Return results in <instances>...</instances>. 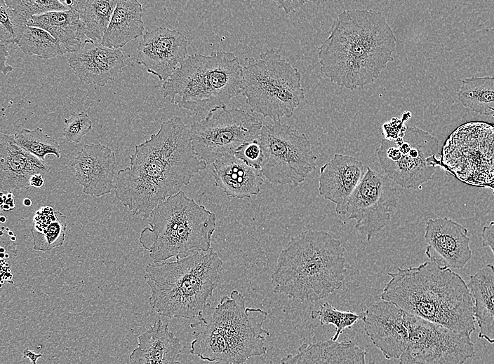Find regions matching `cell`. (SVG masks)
<instances>
[{
    "label": "cell",
    "instance_id": "7dc6e473",
    "mask_svg": "<svg viewBox=\"0 0 494 364\" xmlns=\"http://www.w3.org/2000/svg\"><path fill=\"white\" fill-rule=\"evenodd\" d=\"M15 239H16V237H15V235H13V236L11 237V240L12 241H15Z\"/></svg>",
    "mask_w": 494,
    "mask_h": 364
},
{
    "label": "cell",
    "instance_id": "8fae6325",
    "mask_svg": "<svg viewBox=\"0 0 494 364\" xmlns=\"http://www.w3.org/2000/svg\"><path fill=\"white\" fill-rule=\"evenodd\" d=\"M439 142L429 132L406 127L395 139H382L376 150L385 174L403 188L418 189L431 180L438 167Z\"/></svg>",
    "mask_w": 494,
    "mask_h": 364
},
{
    "label": "cell",
    "instance_id": "484cf974",
    "mask_svg": "<svg viewBox=\"0 0 494 364\" xmlns=\"http://www.w3.org/2000/svg\"><path fill=\"white\" fill-rule=\"evenodd\" d=\"M467 286L474 301L478 336L494 344V265L487 264L470 275Z\"/></svg>",
    "mask_w": 494,
    "mask_h": 364
},
{
    "label": "cell",
    "instance_id": "ffe728a7",
    "mask_svg": "<svg viewBox=\"0 0 494 364\" xmlns=\"http://www.w3.org/2000/svg\"><path fill=\"white\" fill-rule=\"evenodd\" d=\"M366 172L357 158L340 153L320 168L319 192L335 204L338 214H347L349 199Z\"/></svg>",
    "mask_w": 494,
    "mask_h": 364
},
{
    "label": "cell",
    "instance_id": "2e32d148",
    "mask_svg": "<svg viewBox=\"0 0 494 364\" xmlns=\"http://www.w3.org/2000/svg\"><path fill=\"white\" fill-rule=\"evenodd\" d=\"M408 316L396 304L382 300L366 310L363 330L387 360L399 358L407 346Z\"/></svg>",
    "mask_w": 494,
    "mask_h": 364
},
{
    "label": "cell",
    "instance_id": "60d3db41",
    "mask_svg": "<svg viewBox=\"0 0 494 364\" xmlns=\"http://www.w3.org/2000/svg\"><path fill=\"white\" fill-rule=\"evenodd\" d=\"M8 57V48L7 46L0 43V62L1 71L4 75L13 71V67L7 64Z\"/></svg>",
    "mask_w": 494,
    "mask_h": 364
},
{
    "label": "cell",
    "instance_id": "83f0119b",
    "mask_svg": "<svg viewBox=\"0 0 494 364\" xmlns=\"http://www.w3.org/2000/svg\"><path fill=\"white\" fill-rule=\"evenodd\" d=\"M27 26L48 31L61 44L66 52L73 53L79 50L85 36L79 13L74 8L33 16Z\"/></svg>",
    "mask_w": 494,
    "mask_h": 364
},
{
    "label": "cell",
    "instance_id": "e575fe53",
    "mask_svg": "<svg viewBox=\"0 0 494 364\" xmlns=\"http://www.w3.org/2000/svg\"><path fill=\"white\" fill-rule=\"evenodd\" d=\"M27 20L17 10L0 0V43L16 44L27 27Z\"/></svg>",
    "mask_w": 494,
    "mask_h": 364
},
{
    "label": "cell",
    "instance_id": "7a4b0ae2",
    "mask_svg": "<svg viewBox=\"0 0 494 364\" xmlns=\"http://www.w3.org/2000/svg\"><path fill=\"white\" fill-rule=\"evenodd\" d=\"M396 48V37L380 11L345 10L317 48L320 71L340 87L363 88L394 60Z\"/></svg>",
    "mask_w": 494,
    "mask_h": 364
},
{
    "label": "cell",
    "instance_id": "e0dca14e",
    "mask_svg": "<svg viewBox=\"0 0 494 364\" xmlns=\"http://www.w3.org/2000/svg\"><path fill=\"white\" fill-rule=\"evenodd\" d=\"M187 38L166 27L147 31L138 46L136 62L147 72L166 81L187 57Z\"/></svg>",
    "mask_w": 494,
    "mask_h": 364
},
{
    "label": "cell",
    "instance_id": "8d00e7d4",
    "mask_svg": "<svg viewBox=\"0 0 494 364\" xmlns=\"http://www.w3.org/2000/svg\"><path fill=\"white\" fill-rule=\"evenodd\" d=\"M62 135L67 142L78 144L81 141L93 127L92 120L84 111L73 113L69 118H65Z\"/></svg>",
    "mask_w": 494,
    "mask_h": 364
},
{
    "label": "cell",
    "instance_id": "836d02e7",
    "mask_svg": "<svg viewBox=\"0 0 494 364\" xmlns=\"http://www.w3.org/2000/svg\"><path fill=\"white\" fill-rule=\"evenodd\" d=\"M365 316L366 311L354 312L338 310L328 302L321 304L318 309L311 312L312 318L318 319L321 326L333 325L335 327V333L331 338L333 341H338L346 329H350L357 322L363 321Z\"/></svg>",
    "mask_w": 494,
    "mask_h": 364
},
{
    "label": "cell",
    "instance_id": "4fadbf2b",
    "mask_svg": "<svg viewBox=\"0 0 494 364\" xmlns=\"http://www.w3.org/2000/svg\"><path fill=\"white\" fill-rule=\"evenodd\" d=\"M261 120L240 108L217 107L189 127L193 150L206 164L234 155L243 144L259 139Z\"/></svg>",
    "mask_w": 494,
    "mask_h": 364
},
{
    "label": "cell",
    "instance_id": "cb8c5ba5",
    "mask_svg": "<svg viewBox=\"0 0 494 364\" xmlns=\"http://www.w3.org/2000/svg\"><path fill=\"white\" fill-rule=\"evenodd\" d=\"M367 352L352 340L303 343L295 354H288L280 364H368Z\"/></svg>",
    "mask_w": 494,
    "mask_h": 364
},
{
    "label": "cell",
    "instance_id": "d590c367",
    "mask_svg": "<svg viewBox=\"0 0 494 364\" xmlns=\"http://www.w3.org/2000/svg\"><path fill=\"white\" fill-rule=\"evenodd\" d=\"M5 2L8 6L19 12L28 22L35 15L69 10L61 1L58 0H5Z\"/></svg>",
    "mask_w": 494,
    "mask_h": 364
},
{
    "label": "cell",
    "instance_id": "8992f818",
    "mask_svg": "<svg viewBox=\"0 0 494 364\" xmlns=\"http://www.w3.org/2000/svg\"><path fill=\"white\" fill-rule=\"evenodd\" d=\"M222 261L211 248L172 262L148 264L151 308L170 318L196 319L218 285Z\"/></svg>",
    "mask_w": 494,
    "mask_h": 364
},
{
    "label": "cell",
    "instance_id": "7c38bea8",
    "mask_svg": "<svg viewBox=\"0 0 494 364\" xmlns=\"http://www.w3.org/2000/svg\"><path fill=\"white\" fill-rule=\"evenodd\" d=\"M259 141L261 172L273 184L298 186L316 168V156L308 136L288 125L276 121L263 125Z\"/></svg>",
    "mask_w": 494,
    "mask_h": 364
},
{
    "label": "cell",
    "instance_id": "30bf717a",
    "mask_svg": "<svg viewBox=\"0 0 494 364\" xmlns=\"http://www.w3.org/2000/svg\"><path fill=\"white\" fill-rule=\"evenodd\" d=\"M438 167L470 186L494 188V125L470 121L446 139Z\"/></svg>",
    "mask_w": 494,
    "mask_h": 364
},
{
    "label": "cell",
    "instance_id": "7402d4cb",
    "mask_svg": "<svg viewBox=\"0 0 494 364\" xmlns=\"http://www.w3.org/2000/svg\"><path fill=\"white\" fill-rule=\"evenodd\" d=\"M44 161L25 150L15 141L13 134H2L0 143V189L12 192L29 189L35 174L50 172Z\"/></svg>",
    "mask_w": 494,
    "mask_h": 364
},
{
    "label": "cell",
    "instance_id": "4316f807",
    "mask_svg": "<svg viewBox=\"0 0 494 364\" xmlns=\"http://www.w3.org/2000/svg\"><path fill=\"white\" fill-rule=\"evenodd\" d=\"M142 7L137 0H118L106 33L104 46L119 49L140 36L144 31Z\"/></svg>",
    "mask_w": 494,
    "mask_h": 364
},
{
    "label": "cell",
    "instance_id": "277c9868",
    "mask_svg": "<svg viewBox=\"0 0 494 364\" xmlns=\"http://www.w3.org/2000/svg\"><path fill=\"white\" fill-rule=\"evenodd\" d=\"M268 314L260 308L246 306L244 296L234 290L218 304L207 303L190 324L199 328L190 354L215 364H244L248 359L265 354L266 338L270 332L263 328Z\"/></svg>",
    "mask_w": 494,
    "mask_h": 364
},
{
    "label": "cell",
    "instance_id": "d4e9b609",
    "mask_svg": "<svg viewBox=\"0 0 494 364\" xmlns=\"http://www.w3.org/2000/svg\"><path fill=\"white\" fill-rule=\"evenodd\" d=\"M215 186L232 198L244 199L257 195L263 183L261 170L249 166L234 155L213 163Z\"/></svg>",
    "mask_w": 494,
    "mask_h": 364
},
{
    "label": "cell",
    "instance_id": "603a6c76",
    "mask_svg": "<svg viewBox=\"0 0 494 364\" xmlns=\"http://www.w3.org/2000/svg\"><path fill=\"white\" fill-rule=\"evenodd\" d=\"M130 364H179L182 346L179 337L161 319L138 337Z\"/></svg>",
    "mask_w": 494,
    "mask_h": 364
},
{
    "label": "cell",
    "instance_id": "5bb4252c",
    "mask_svg": "<svg viewBox=\"0 0 494 364\" xmlns=\"http://www.w3.org/2000/svg\"><path fill=\"white\" fill-rule=\"evenodd\" d=\"M408 341L399 364H464L474 356L470 335L409 313Z\"/></svg>",
    "mask_w": 494,
    "mask_h": 364
},
{
    "label": "cell",
    "instance_id": "ab89813d",
    "mask_svg": "<svg viewBox=\"0 0 494 364\" xmlns=\"http://www.w3.org/2000/svg\"><path fill=\"white\" fill-rule=\"evenodd\" d=\"M277 6L283 9L286 13H295L296 9L306 4L307 1H275Z\"/></svg>",
    "mask_w": 494,
    "mask_h": 364
},
{
    "label": "cell",
    "instance_id": "44dd1931",
    "mask_svg": "<svg viewBox=\"0 0 494 364\" xmlns=\"http://www.w3.org/2000/svg\"><path fill=\"white\" fill-rule=\"evenodd\" d=\"M68 64L83 82L105 86L123 70L124 55L119 49L86 39L79 50L71 53Z\"/></svg>",
    "mask_w": 494,
    "mask_h": 364
},
{
    "label": "cell",
    "instance_id": "f6af8a7d",
    "mask_svg": "<svg viewBox=\"0 0 494 364\" xmlns=\"http://www.w3.org/2000/svg\"><path fill=\"white\" fill-rule=\"evenodd\" d=\"M32 200H31L30 199H29V198H25V199L23 200V204H24L25 206H30L32 205Z\"/></svg>",
    "mask_w": 494,
    "mask_h": 364
},
{
    "label": "cell",
    "instance_id": "9c48e42d",
    "mask_svg": "<svg viewBox=\"0 0 494 364\" xmlns=\"http://www.w3.org/2000/svg\"><path fill=\"white\" fill-rule=\"evenodd\" d=\"M246 61L241 93L250 111L274 122L291 118L305 99L298 69L273 48Z\"/></svg>",
    "mask_w": 494,
    "mask_h": 364
},
{
    "label": "cell",
    "instance_id": "b9f144b4",
    "mask_svg": "<svg viewBox=\"0 0 494 364\" xmlns=\"http://www.w3.org/2000/svg\"><path fill=\"white\" fill-rule=\"evenodd\" d=\"M1 200L4 204L1 205V209L6 211L13 209L15 207L14 197L12 192H8L7 195H4L2 193Z\"/></svg>",
    "mask_w": 494,
    "mask_h": 364
},
{
    "label": "cell",
    "instance_id": "f35d334b",
    "mask_svg": "<svg viewBox=\"0 0 494 364\" xmlns=\"http://www.w3.org/2000/svg\"><path fill=\"white\" fill-rule=\"evenodd\" d=\"M482 246L488 247L494 257V221H491L488 225H485L481 232Z\"/></svg>",
    "mask_w": 494,
    "mask_h": 364
},
{
    "label": "cell",
    "instance_id": "ba28073f",
    "mask_svg": "<svg viewBox=\"0 0 494 364\" xmlns=\"http://www.w3.org/2000/svg\"><path fill=\"white\" fill-rule=\"evenodd\" d=\"M148 222L150 227L142 230L139 241L154 263L211 248L216 216L183 191L159 204Z\"/></svg>",
    "mask_w": 494,
    "mask_h": 364
},
{
    "label": "cell",
    "instance_id": "9a60e30c",
    "mask_svg": "<svg viewBox=\"0 0 494 364\" xmlns=\"http://www.w3.org/2000/svg\"><path fill=\"white\" fill-rule=\"evenodd\" d=\"M396 206V189L389 178L367 167L349 199L347 213L356 222L355 229L368 241L388 224Z\"/></svg>",
    "mask_w": 494,
    "mask_h": 364
},
{
    "label": "cell",
    "instance_id": "3957f363",
    "mask_svg": "<svg viewBox=\"0 0 494 364\" xmlns=\"http://www.w3.org/2000/svg\"><path fill=\"white\" fill-rule=\"evenodd\" d=\"M380 295L405 312L450 330H475L474 301L467 284L452 269L429 259L417 267L388 272Z\"/></svg>",
    "mask_w": 494,
    "mask_h": 364
},
{
    "label": "cell",
    "instance_id": "f1b7e54d",
    "mask_svg": "<svg viewBox=\"0 0 494 364\" xmlns=\"http://www.w3.org/2000/svg\"><path fill=\"white\" fill-rule=\"evenodd\" d=\"M67 216L52 206L39 209L33 218L31 232L33 249L47 252L63 246L66 236Z\"/></svg>",
    "mask_w": 494,
    "mask_h": 364
},
{
    "label": "cell",
    "instance_id": "ac0fdd59",
    "mask_svg": "<svg viewBox=\"0 0 494 364\" xmlns=\"http://www.w3.org/2000/svg\"><path fill=\"white\" fill-rule=\"evenodd\" d=\"M424 239L429 259L450 269L463 268L472 257L468 230L448 217L428 219Z\"/></svg>",
    "mask_w": 494,
    "mask_h": 364
},
{
    "label": "cell",
    "instance_id": "4dcf8cb0",
    "mask_svg": "<svg viewBox=\"0 0 494 364\" xmlns=\"http://www.w3.org/2000/svg\"><path fill=\"white\" fill-rule=\"evenodd\" d=\"M458 99L464 107L478 114H493L494 77L472 76L464 78L458 92Z\"/></svg>",
    "mask_w": 494,
    "mask_h": 364
},
{
    "label": "cell",
    "instance_id": "7bdbcfd3",
    "mask_svg": "<svg viewBox=\"0 0 494 364\" xmlns=\"http://www.w3.org/2000/svg\"><path fill=\"white\" fill-rule=\"evenodd\" d=\"M22 357L24 358H28L32 363V364H37L36 362L39 358L43 357L41 354H35L29 349L26 348L22 352Z\"/></svg>",
    "mask_w": 494,
    "mask_h": 364
},
{
    "label": "cell",
    "instance_id": "5b68a950",
    "mask_svg": "<svg viewBox=\"0 0 494 364\" xmlns=\"http://www.w3.org/2000/svg\"><path fill=\"white\" fill-rule=\"evenodd\" d=\"M345 251L342 241L323 230H307L293 237L271 275L274 293L302 302L328 297L343 284Z\"/></svg>",
    "mask_w": 494,
    "mask_h": 364
},
{
    "label": "cell",
    "instance_id": "52a82bcc",
    "mask_svg": "<svg viewBox=\"0 0 494 364\" xmlns=\"http://www.w3.org/2000/svg\"><path fill=\"white\" fill-rule=\"evenodd\" d=\"M243 66L231 52L187 56L162 84L163 98L194 112L226 106L241 93Z\"/></svg>",
    "mask_w": 494,
    "mask_h": 364
},
{
    "label": "cell",
    "instance_id": "1f68e13d",
    "mask_svg": "<svg viewBox=\"0 0 494 364\" xmlns=\"http://www.w3.org/2000/svg\"><path fill=\"white\" fill-rule=\"evenodd\" d=\"M18 46L25 55H36L44 59L62 56L66 52L61 44L48 31L29 26L26 27Z\"/></svg>",
    "mask_w": 494,
    "mask_h": 364
},
{
    "label": "cell",
    "instance_id": "d6986e66",
    "mask_svg": "<svg viewBox=\"0 0 494 364\" xmlns=\"http://www.w3.org/2000/svg\"><path fill=\"white\" fill-rule=\"evenodd\" d=\"M71 167L85 194L99 197L115 190L116 156L108 146L101 144H85Z\"/></svg>",
    "mask_w": 494,
    "mask_h": 364
},
{
    "label": "cell",
    "instance_id": "d6a6232c",
    "mask_svg": "<svg viewBox=\"0 0 494 364\" xmlns=\"http://www.w3.org/2000/svg\"><path fill=\"white\" fill-rule=\"evenodd\" d=\"M15 142L27 152L44 161L48 155L61 157V151L58 141L45 134L41 127L30 130L23 128L14 134Z\"/></svg>",
    "mask_w": 494,
    "mask_h": 364
},
{
    "label": "cell",
    "instance_id": "bcb514c9",
    "mask_svg": "<svg viewBox=\"0 0 494 364\" xmlns=\"http://www.w3.org/2000/svg\"><path fill=\"white\" fill-rule=\"evenodd\" d=\"M6 218L4 216H1V223H4V222H6Z\"/></svg>",
    "mask_w": 494,
    "mask_h": 364
},
{
    "label": "cell",
    "instance_id": "74e56055",
    "mask_svg": "<svg viewBox=\"0 0 494 364\" xmlns=\"http://www.w3.org/2000/svg\"><path fill=\"white\" fill-rule=\"evenodd\" d=\"M234 155L249 166L261 170L262 152L259 139L243 144L236 150Z\"/></svg>",
    "mask_w": 494,
    "mask_h": 364
},
{
    "label": "cell",
    "instance_id": "681fc988",
    "mask_svg": "<svg viewBox=\"0 0 494 364\" xmlns=\"http://www.w3.org/2000/svg\"><path fill=\"white\" fill-rule=\"evenodd\" d=\"M492 191H493V195H494V188L492 190Z\"/></svg>",
    "mask_w": 494,
    "mask_h": 364
},
{
    "label": "cell",
    "instance_id": "f546056e",
    "mask_svg": "<svg viewBox=\"0 0 494 364\" xmlns=\"http://www.w3.org/2000/svg\"><path fill=\"white\" fill-rule=\"evenodd\" d=\"M116 0L72 1L69 8L75 9L83 24L85 36L93 41H102L116 5Z\"/></svg>",
    "mask_w": 494,
    "mask_h": 364
},
{
    "label": "cell",
    "instance_id": "6da1fadb",
    "mask_svg": "<svg viewBox=\"0 0 494 364\" xmlns=\"http://www.w3.org/2000/svg\"><path fill=\"white\" fill-rule=\"evenodd\" d=\"M129 160V166L118 172L115 197L143 219L207 166L195 154L189 128L179 117L161 123L156 134L135 146Z\"/></svg>",
    "mask_w": 494,
    "mask_h": 364
},
{
    "label": "cell",
    "instance_id": "ee69618b",
    "mask_svg": "<svg viewBox=\"0 0 494 364\" xmlns=\"http://www.w3.org/2000/svg\"><path fill=\"white\" fill-rule=\"evenodd\" d=\"M44 179L43 175L41 174H35L30 179V186L32 187L40 188L44 186Z\"/></svg>",
    "mask_w": 494,
    "mask_h": 364
},
{
    "label": "cell",
    "instance_id": "c3c4849f",
    "mask_svg": "<svg viewBox=\"0 0 494 364\" xmlns=\"http://www.w3.org/2000/svg\"><path fill=\"white\" fill-rule=\"evenodd\" d=\"M8 235H10V236H11V237H12V236H13V232H11V231H9V232H8Z\"/></svg>",
    "mask_w": 494,
    "mask_h": 364
}]
</instances>
